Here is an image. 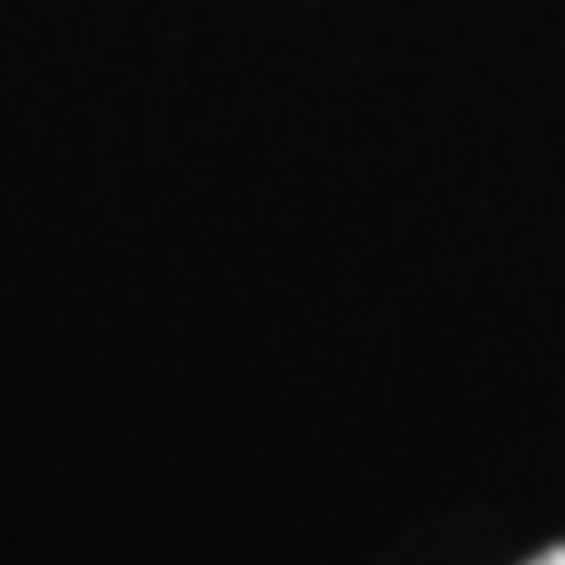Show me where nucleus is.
Instances as JSON below:
<instances>
[{
  "mask_svg": "<svg viewBox=\"0 0 565 565\" xmlns=\"http://www.w3.org/2000/svg\"><path fill=\"white\" fill-rule=\"evenodd\" d=\"M534 565H565V550H550L545 561H534Z\"/></svg>",
  "mask_w": 565,
  "mask_h": 565,
  "instance_id": "nucleus-1",
  "label": "nucleus"
}]
</instances>
